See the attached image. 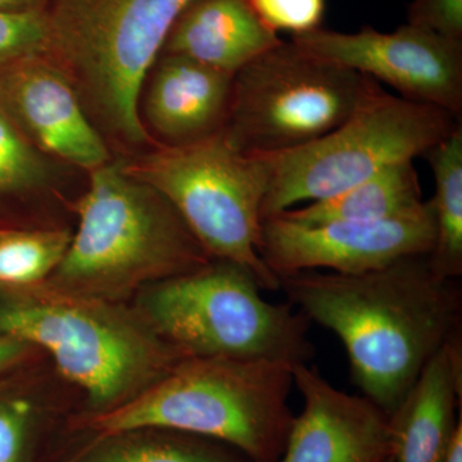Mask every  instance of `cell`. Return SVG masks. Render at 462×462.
<instances>
[{"label": "cell", "instance_id": "9c48e42d", "mask_svg": "<svg viewBox=\"0 0 462 462\" xmlns=\"http://www.w3.org/2000/svg\"><path fill=\"white\" fill-rule=\"evenodd\" d=\"M460 118L380 87L346 123L311 144L261 156L269 169L263 218L330 199L389 166L422 157Z\"/></svg>", "mask_w": 462, "mask_h": 462}, {"label": "cell", "instance_id": "277c9868", "mask_svg": "<svg viewBox=\"0 0 462 462\" xmlns=\"http://www.w3.org/2000/svg\"><path fill=\"white\" fill-rule=\"evenodd\" d=\"M0 336L38 346L83 392L78 421L135 400L187 358L132 303L72 296L45 282L0 287Z\"/></svg>", "mask_w": 462, "mask_h": 462}, {"label": "cell", "instance_id": "2e32d148", "mask_svg": "<svg viewBox=\"0 0 462 462\" xmlns=\"http://www.w3.org/2000/svg\"><path fill=\"white\" fill-rule=\"evenodd\" d=\"M87 173L42 153L0 109V227H75Z\"/></svg>", "mask_w": 462, "mask_h": 462}, {"label": "cell", "instance_id": "cb8c5ba5", "mask_svg": "<svg viewBox=\"0 0 462 462\" xmlns=\"http://www.w3.org/2000/svg\"><path fill=\"white\" fill-rule=\"evenodd\" d=\"M47 47L44 12L0 14V65L21 57L44 56Z\"/></svg>", "mask_w": 462, "mask_h": 462}, {"label": "cell", "instance_id": "484cf974", "mask_svg": "<svg viewBox=\"0 0 462 462\" xmlns=\"http://www.w3.org/2000/svg\"><path fill=\"white\" fill-rule=\"evenodd\" d=\"M42 355L44 352L32 343L14 337L0 336V376Z\"/></svg>", "mask_w": 462, "mask_h": 462}, {"label": "cell", "instance_id": "4fadbf2b", "mask_svg": "<svg viewBox=\"0 0 462 462\" xmlns=\"http://www.w3.org/2000/svg\"><path fill=\"white\" fill-rule=\"evenodd\" d=\"M303 400L279 462H382L392 456L389 416L366 397L334 388L307 364L293 365Z\"/></svg>", "mask_w": 462, "mask_h": 462}, {"label": "cell", "instance_id": "d4e9b609", "mask_svg": "<svg viewBox=\"0 0 462 462\" xmlns=\"http://www.w3.org/2000/svg\"><path fill=\"white\" fill-rule=\"evenodd\" d=\"M407 23L462 42V0H412Z\"/></svg>", "mask_w": 462, "mask_h": 462}, {"label": "cell", "instance_id": "ba28073f", "mask_svg": "<svg viewBox=\"0 0 462 462\" xmlns=\"http://www.w3.org/2000/svg\"><path fill=\"white\" fill-rule=\"evenodd\" d=\"M379 88L282 41L234 74L221 134L245 156L293 151L346 123Z\"/></svg>", "mask_w": 462, "mask_h": 462}, {"label": "cell", "instance_id": "52a82bcc", "mask_svg": "<svg viewBox=\"0 0 462 462\" xmlns=\"http://www.w3.org/2000/svg\"><path fill=\"white\" fill-rule=\"evenodd\" d=\"M120 160L125 171L171 203L209 256L245 267L263 291H278L279 279L260 256L270 180L263 157L239 153L220 132L193 144L157 145Z\"/></svg>", "mask_w": 462, "mask_h": 462}, {"label": "cell", "instance_id": "8992f818", "mask_svg": "<svg viewBox=\"0 0 462 462\" xmlns=\"http://www.w3.org/2000/svg\"><path fill=\"white\" fill-rule=\"evenodd\" d=\"M261 291L245 267L214 258L196 272L143 288L130 303L185 357L309 363V319L289 302H269Z\"/></svg>", "mask_w": 462, "mask_h": 462}, {"label": "cell", "instance_id": "ffe728a7", "mask_svg": "<svg viewBox=\"0 0 462 462\" xmlns=\"http://www.w3.org/2000/svg\"><path fill=\"white\" fill-rule=\"evenodd\" d=\"M83 436V434H81ZM60 462H254L238 449L209 438L142 427L81 438Z\"/></svg>", "mask_w": 462, "mask_h": 462}, {"label": "cell", "instance_id": "7a4b0ae2", "mask_svg": "<svg viewBox=\"0 0 462 462\" xmlns=\"http://www.w3.org/2000/svg\"><path fill=\"white\" fill-rule=\"evenodd\" d=\"M87 175V187L71 205V243L45 281L51 288L130 303L143 288L214 260L171 203L125 171L120 158Z\"/></svg>", "mask_w": 462, "mask_h": 462}, {"label": "cell", "instance_id": "3957f363", "mask_svg": "<svg viewBox=\"0 0 462 462\" xmlns=\"http://www.w3.org/2000/svg\"><path fill=\"white\" fill-rule=\"evenodd\" d=\"M191 0H45L44 57L74 88L114 157L157 147L142 123L145 79Z\"/></svg>", "mask_w": 462, "mask_h": 462}, {"label": "cell", "instance_id": "5b68a950", "mask_svg": "<svg viewBox=\"0 0 462 462\" xmlns=\"http://www.w3.org/2000/svg\"><path fill=\"white\" fill-rule=\"evenodd\" d=\"M293 365L251 358L187 357L112 411L76 422L87 436L156 427L209 438L254 462H279L293 412Z\"/></svg>", "mask_w": 462, "mask_h": 462}, {"label": "cell", "instance_id": "4316f807", "mask_svg": "<svg viewBox=\"0 0 462 462\" xmlns=\"http://www.w3.org/2000/svg\"><path fill=\"white\" fill-rule=\"evenodd\" d=\"M45 0H0V14L44 12Z\"/></svg>", "mask_w": 462, "mask_h": 462}, {"label": "cell", "instance_id": "7c38bea8", "mask_svg": "<svg viewBox=\"0 0 462 462\" xmlns=\"http://www.w3.org/2000/svg\"><path fill=\"white\" fill-rule=\"evenodd\" d=\"M0 109L33 147L80 171L114 158L72 85L42 54L0 65Z\"/></svg>", "mask_w": 462, "mask_h": 462}, {"label": "cell", "instance_id": "ac0fdd59", "mask_svg": "<svg viewBox=\"0 0 462 462\" xmlns=\"http://www.w3.org/2000/svg\"><path fill=\"white\" fill-rule=\"evenodd\" d=\"M282 42L248 0H191L167 36L161 54H176L225 74Z\"/></svg>", "mask_w": 462, "mask_h": 462}, {"label": "cell", "instance_id": "9a60e30c", "mask_svg": "<svg viewBox=\"0 0 462 462\" xmlns=\"http://www.w3.org/2000/svg\"><path fill=\"white\" fill-rule=\"evenodd\" d=\"M83 392L47 355L0 376V462H44L60 431L75 430Z\"/></svg>", "mask_w": 462, "mask_h": 462}, {"label": "cell", "instance_id": "e0dca14e", "mask_svg": "<svg viewBox=\"0 0 462 462\" xmlns=\"http://www.w3.org/2000/svg\"><path fill=\"white\" fill-rule=\"evenodd\" d=\"M461 334L447 342L389 415L394 462H445L461 427Z\"/></svg>", "mask_w": 462, "mask_h": 462}, {"label": "cell", "instance_id": "30bf717a", "mask_svg": "<svg viewBox=\"0 0 462 462\" xmlns=\"http://www.w3.org/2000/svg\"><path fill=\"white\" fill-rule=\"evenodd\" d=\"M307 54L385 83L400 97L462 115V42L406 23L393 32L319 29L291 41Z\"/></svg>", "mask_w": 462, "mask_h": 462}, {"label": "cell", "instance_id": "d6986e66", "mask_svg": "<svg viewBox=\"0 0 462 462\" xmlns=\"http://www.w3.org/2000/svg\"><path fill=\"white\" fill-rule=\"evenodd\" d=\"M422 205L424 200L418 171L413 161H404L387 167L343 193L310 202L307 206L294 207L278 216L302 225L334 221L375 223L410 214Z\"/></svg>", "mask_w": 462, "mask_h": 462}, {"label": "cell", "instance_id": "603a6c76", "mask_svg": "<svg viewBox=\"0 0 462 462\" xmlns=\"http://www.w3.org/2000/svg\"><path fill=\"white\" fill-rule=\"evenodd\" d=\"M254 14L278 33L289 32L291 36L321 29L327 2L325 0H248Z\"/></svg>", "mask_w": 462, "mask_h": 462}, {"label": "cell", "instance_id": "83f0119b", "mask_svg": "<svg viewBox=\"0 0 462 462\" xmlns=\"http://www.w3.org/2000/svg\"><path fill=\"white\" fill-rule=\"evenodd\" d=\"M445 462H462V425L456 433L454 443L449 448Z\"/></svg>", "mask_w": 462, "mask_h": 462}, {"label": "cell", "instance_id": "8fae6325", "mask_svg": "<svg viewBox=\"0 0 462 462\" xmlns=\"http://www.w3.org/2000/svg\"><path fill=\"white\" fill-rule=\"evenodd\" d=\"M436 220L430 200L410 214L375 223L302 225L282 216L263 218L260 256L276 276L309 270L361 273L401 258L430 254Z\"/></svg>", "mask_w": 462, "mask_h": 462}, {"label": "cell", "instance_id": "7402d4cb", "mask_svg": "<svg viewBox=\"0 0 462 462\" xmlns=\"http://www.w3.org/2000/svg\"><path fill=\"white\" fill-rule=\"evenodd\" d=\"M75 227H0V287L47 281L65 257Z\"/></svg>", "mask_w": 462, "mask_h": 462}, {"label": "cell", "instance_id": "44dd1931", "mask_svg": "<svg viewBox=\"0 0 462 462\" xmlns=\"http://www.w3.org/2000/svg\"><path fill=\"white\" fill-rule=\"evenodd\" d=\"M422 158L430 162L434 178L431 269L439 278L457 281L462 275V125Z\"/></svg>", "mask_w": 462, "mask_h": 462}, {"label": "cell", "instance_id": "5bb4252c", "mask_svg": "<svg viewBox=\"0 0 462 462\" xmlns=\"http://www.w3.org/2000/svg\"><path fill=\"white\" fill-rule=\"evenodd\" d=\"M233 76L176 56L160 54L145 79L139 114L163 147H181L223 130Z\"/></svg>", "mask_w": 462, "mask_h": 462}, {"label": "cell", "instance_id": "f1b7e54d", "mask_svg": "<svg viewBox=\"0 0 462 462\" xmlns=\"http://www.w3.org/2000/svg\"><path fill=\"white\" fill-rule=\"evenodd\" d=\"M382 462H394V461H393V458H392V456H391V457L385 458V460H383Z\"/></svg>", "mask_w": 462, "mask_h": 462}, {"label": "cell", "instance_id": "6da1fadb", "mask_svg": "<svg viewBox=\"0 0 462 462\" xmlns=\"http://www.w3.org/2000/svg\"><path fill=\"white\" fill-rule=\"evenodd\" d=\"M279 289L338 337L355 384L388 416L430 358L461 334V289L434 273L430 254L361 273H291Z\"/></svg>", "mask_w": 462, "mask_h": 462}]
</instances>
